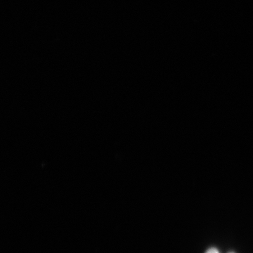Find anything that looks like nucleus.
<instances>
[{"instance_id":"nucleus-1","label":"nucleus","mask_w":253,"mask_h":253,"mask_svg":"<svg viewBox=\"0 0 253 253\" xmlns=\"http://www.w3.org/2000/svg\"><path fill=\"white\" fill-rule=\"evenodd\" d=\"M207 253H219L217 250L214 249H210L209 251H208Z\"/></svg>"},{"instance_id":"nucleus-2","label":"nucleus","mask_w":253,"mask_h":253,"mask_svg":"<svg viewBox=\"0 0 253 253\" xmlns=\"http://www.w3.org/2000/svg\"></svg>"}]
</instances>
